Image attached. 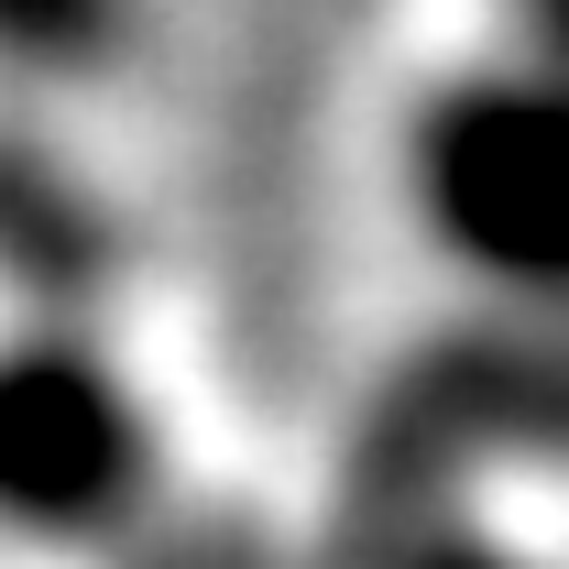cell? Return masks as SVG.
<instances>
[{
  "label": "cell",
  "mask_w": 569,
  "mask_h": 569,
  "mask_svg": "<svg viewBox=\"0 0 569 569\" xmlns=\"http://www.w3.org/2000/svg\"><path fill=\"white\" fill-rule=\"evenodd\" d=\"M395 198L471 307L569 318V88L515 56H460L395 121Z\"/></svg>",
  "instance_id": "obj_1"
},
{
  "label": "cell",
  "mask_w": 569,
  "mask_h": 569,
  "mask_svg": "<svg viewBox=\"0 0 569 569\" xmlns=\"http://www.w3.org/2000/svg\"><path fill=\"white\" fill-rule=\"evenodd\" d=\"M482 460H548L569 471V318H503L471 307L438 340L383 372L372 417L351 427V515L361 548L406 537L427 515H460V482Z\"/></svg>",
  "instance_id": "obj_2"
},
{
  "label": "cell",
  "mask_w": 569,
  "mask_h": 569,
  "mask_svg": "<svg viewBox=\"0 0 569 569\" xmlns=\"http://www.w3.org/2000/svg\"><path fill=\"white\" fill-rule=\"evenodd\" d=\"M164 503V417L99 329H0V537L44 559H99Z\"/></svg>",
  "instance_id": "obj_3"
},
{
  "label": "cell",
  "mask_w": 569,
  "mask_h": 569,
  "mask_svg": "<svg viewBox=\"0 0 569 569\" xmlns=\"http://www.w3.org/2000/svg\"><path fill=\"white\" fill-rule=\"evenodd\" d=\"M0 284H11V318H67V329H99L121 284L110 198L33 121H0Z\"/></svg>",
  "instance_id": "obj_4"
},
{
  "label": "cell",
  "mask_w": 569,
  "mask_h": 569,
  "mask_svg": "<svg viewBox=\"0 0 569 569\" xmlns=\"http://www.w3.org/2000/svg\"><path fill=\"white\" fill-rule=\"evenodd\" d=\"M142 44V0H0V88H99Z\"/></svg>",
  "instance_id": "obj_5"
},
{
  "label": "cell",
  "mask_w": 569,
  "mask_h": 569,
  "mask_svg": "<svg viewBox=\"0 0 569 569\" xmlns=\"http://www.w3.org/2000/svg\"><path fill=\"white\" fill-rule=\"evenodd\" d=\"M361 569H537V559H515L493 526H471V515H427V526H406V537L361 548Z\"/></svg>",
  "instance_id": "obj_6"
},
{
  "label": "cell",
  "mask_w": 569,
  "mask_h": 569,
  "mask_svg": "<svg viewBox=\"0 0 569 569\" xmlns=\"http://www.w3.org/2000/svg\"><path fill=\"white\" fill-rule=\"evenodd\" d=\"M503 56L569 88V0H503Z\"/></svg>",
  "instance_id": "obj_7"
}]
</instances>
